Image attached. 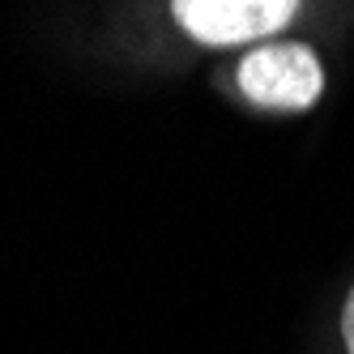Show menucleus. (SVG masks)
Segmentation results:
<instances>
[{"mask_svg": "<svg viewBox=\"0 0 354 354\" xmlns=\"http://www.w3.org/2000/svg\"><path fill=\"white\" fill-rule=\"evenodd\" d=\"M239 90L257 107L308 111L324 90V68L308 43H265L239 60Z\"/></svg>", "mask_w": 354, "mask_h": 354, "instance_id": "1", "label": "nucleus"}, {"mask_svg": "<svg viewBox=\"0 0 354 354\" xmlns=\"http://www.w3.org/2000/svg\"><path fill=\"white\" fill-rule=\"evenodd\" d=\"M171 9L196 43L235 47L290 26L299 0H171Z\"/></svg>", "mask_w": 354, "mask_h": 354, "instance_id": "2", "label": "nucleus"}, {"mask_svg": "<svg viewBox=\"0 0 354 354\" xmlns=\"http://www.w3.org/2000/svg\"><path fill=\"white\" fill-rule=\"evenodd\" d=\"M342 342H346V354H354V290L342 308Z\"/></svg>", "mask_w": 354, "mask_h": 354, "instance_id": "3", "label": "nucleus"}]
</instances>
